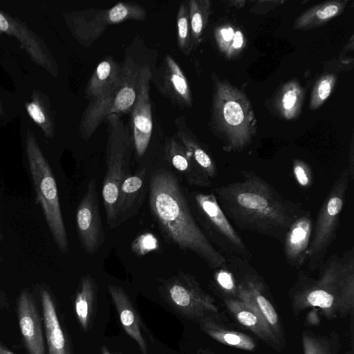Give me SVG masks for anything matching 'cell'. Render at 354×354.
<instances>
[{
    "mask_svg": "<svg viewBox=\"0 0 354 354\" xmlns=\"http://www.w3.org/2000/svg\"><path fill=\"white\" fill-rule=\"evenodd\" d=\"M313 230V218L309 210L292 224L286 234L283 245L286 262L299 269L306 263V253Z\"/></svg>",
    "mask_w": 354,
    "mask_h": 354,
    "instance_id": "ac0fdd59",
    "label": "cell"
},
{
    "mask_svg": "<svg viewBox=\"0 0 354 354\" xmlns=\"http://www.w3.org/2000/svg\"><path fill=\"white\" fill-rule=\"evenodd\" d=\"M108 290L124 330L136 342L142 354H147L142 323L129 296L121 287L115 285H109Z\"/></svg>",
    "mask_w": 354,
    "mask_h": 354,
    "instance_id": "44dd1931",
    "label": "cell"
},
{
    "mask_svg": "<svg viewBox=\"0 0 354 354\" xmlns=\"http://www.w3.org/2000/svg\"><path fill=\"white\" fill-rule=\"evenodd\" d=\"M165 158L185 179L189 185L210 187L211 180L200 169L183 144L169 138L165 145Z\"/></svg>",
    "mask_w": 354,
    "mask_h": 354,
    "instance_id": "ffe728a7",
    "label": "cell"
},
{
    "mask_svg": "<svg viewBox=\"0 0 354 354\" xmlns=\"http://www.w3.org/2000/svg\"><path fill=\"white\" fill-rule=\"evenodd\" d=\"M304 100V91L299 83L291 80L283 84L274 99V107L277 113L287 120L297 118Z\"/></svg>",
    "mask_w": 354,
    "mask_h": 354,
    "instance_id": "4316f807",
    "label": "cell"
},
{
    "mask_svg": "<svg viewBox=\"0 0 354 354\" xmlns=\"http://www.w3.org/2000/svg\"><path fill=\"white\" fill-rule=\"evenodd\" d=\"M71 35L82 46L88 47L104 32L109 25L127 21H143L147 11L135 2H120L107 9L89 8L63 15Z\"/></svg>",
    "mask_w": 354,
    "mask_h": 354,
    "instance_id": "9c48e42d",
    "label": "cell"
},
{
    "mask_svg": "<svg viewBox=\"0 0 354 354\" xmlns=\"http://www.w3.org/2000/svg\"><path fill=\"white\" fill-rule=\"evenodd\" d=\"M175 123L178 129V140L187 149L193 160L210 180L215 178L217 174L215 161L198 139L190 133L185 122V118H178Z\"/></svg>",
    "mask_w": 354,
    "mask_h": 354,
    "instance_id": "d4e9b609",
    "label": "cell"
},
{
    "mask_svg": "<svg viewBox=\"0 0 354 354\" xmlns=\"http://www.w3.org/2000/svg\"><path fill=\"white\" fill-rule=\"evenodd\" d=\"M318 277L301 271L291 290L294 309L318 307L330 318L344 316L353 310L354 250L333 254L319 269Z\"/></svg>",
    "mask_w": 354,
    "mask_h": 354,
    "instance_id": "3957f363",
    "label": "cell"
},
{
    "mask_svg": "<svg viewBox=\"0 0 354 354\" xmlns=\"http://www.w3.org/2000/svg\"><path fill=\"white\" fill-rule=\"evenodd\" d=\"M77 236L83 250L89 254L95 253L105 241L101 220L96 180H90L86 191L76 212Z\"/></svg>",
    "mask_w": 354,
    "mask_h": 354,
    "instance_id": "7c38bea8",
    "label": "cell"
},
{
    "mask_svg": "<svg viewBox=\"0 0 354 354\" xmlns=\"http://www.w3.org/2000/svg\"><path fill=\"white\" fill-rule=\"evenodd\" d=\"M146 169H140L122 183L117 205L118 226L130 218L137 212L143 192Z\"/></svg>",
    "mask_w": 354,
    "mask_h": 354,
    "instance_id": "603a6c76",
    "label": "cell"
},
{
    "mask_svg": "<svg viewBox=\"0 0 354 354\" xmlns=\"http://www.w3.org/2000/svg\"><path fill=\"white\" fill-rule=\"evenodd\" d=\"M44 336L48 354H71L51 291L44 283L37 285Z\"/></svg>",
    "mask_w": 354,
    "mask_h": 354,
    "instance_id": "e0dca14e",
    "label": "cell"
},
{
    "mask_svg": "<svg viewBox=\"0 0 354 354\" xmlns=\"http://www.w3.org/2000/svg\"><path fill=\"white\" fill-rule=\"evenodd\" d=\"M105 120L109 134L106 147V170L102 196L107 225L114 229L118 227L116 210L120 189L124 180L131 175L130 165L133 143L132 136L119 115H111Z\"/></svg>",
    "mask_w": 354,
    "mask_h": 354,
    "instance_id": "8992f818",
    "label": "cell"
},
{
    "mask_svg": "<svg viewBox=\"0 0 354 354\" xmlns=\"http://www.w3.org/2000/svg\"><path fill=\"white\" fill-rule=\"evenodd\" d=\"M163 293L169 305L187 318L200 321L206 317L216 318L219 314L215 299L187 273L180 272L167 280Z\"/></svg>",
    "mask_w": 354,
    "mask_h": 354,
    "instance_id": "8fae6325",
    "label": "cell"
},
{
    "mask_svg": "<svg viewBox=\"0 0 354 354\" xmlns=\"http://www.w3.org/2000/svg\"><path fill=\"white\" fill-rule=\"evenodd\" d=\"M158 241L153 234L145 233L138 236L132 243L131 249L139 256L157 250Z\"/></svg>",
    "mask_w": 354,
    "mask_h": 354,
    "instance_id": "8d00e7d4",
    "label": "cell"
},
{
    "mask_svg": "<svg viewBox=\"0 0 354 354\" xmlns=\"http://www.w3.org/2000/svg\"><path fill=\"white\" fill-rule=\"evenodd\" d=\"M292 172L297 184L303 189L310 188L313 182V176L310 165L306 162L294 159Z\"/></svg>",
    "mask_w": 354,
    "mask_h": 354,
    "instance_id": "d590c367",
    "label": "cell"
},
{
    "mask_svg": "<svg viewBox=\"0 0 354 354\" xmlns=\"http://www.w3.org/2000/svg\"><path fill=\"white\" fill-rule=\"evenodd\" d=\"M102 354H111L106 347L102 348Z\"/></svg>",
    "mask_w": 354,
    "mask_h": 354,
    "instance_id": "b9f144b4",
    "label": "cell"
},
{
    "mask_svg": "<svg viewBox=\"0 0 354 354\" xmlns=\"http://www.w3.org/2000/svg\"><path fill=\"white\" fill-rule=\"evenodd\" d=\"M176 27L178 47L183 54L187 55L193 50L187 1H183L179 6Z\"/></svg>",
    "mask_w": 354,
    "mask_h": 354,
    "instance_id": "1f68e13d",
    "label": "cell"
},
{
    "mask_svg": "<svg viewBox=\"0 0 354 354\" xmlns=\"http://www.w3.org/2000/svg\"><path fill=\"white\" fill-rule=\"evenodd\" d=\"M27 113L31 119L42 129L47 138L55 135L53 116L48 100L41 92L34 91L31 100L25 104Z\"/></svg>",
    "mask_w": 354,
    "mask_h": 354,
    "instance_id": "f546056e",
    "label": "cell"
},
{
    "mask_svg": "<svg viewBox=\"0 0 354 354\" xmlns=\"http://www.w3.org/2000/svg\"><path fill=\"white\" fill-rule=\"evenodd\" d=\"M194 200L201 229L211 243L227 256L249 259L250 251L223 212L214 194L196 193Z\"/></svg>",
    "mask_w": 354,
    "mask_h": 354,
    "instance_id": "30bf717a",
    "label": "cell"
},
{
    "mask_svg": "<svg viewBox=\"0 0 354 354\" xmlns=\"http://www.w3.org/2000/svg\"><path fill=\"white\" fill-rule=\"evenodd\" d=\"M201 329L212 339L230 346L245 351H253L255 342L248 335L226 328L213 317H206L199 321Z\"/></svg>",
    "mask_w": 354,
    "mask_h": 354,
    "instance_id": "484cf974",
    "label": "cell"
},
{
    "mask_svg": "<svg viewBox=\"0 0 354 354\" xmlns=\"http://www.w3.org/2000/svg\"><path fill=\"white\" fill-rule=\"evenodd\" d=\"M214 35L219 51L227 59L237 57L245 46L246 40L243 32L230 24L217 26Z\"/></svg>",
    "mask_w": 354,
    "mask_h": 354,
    "instance_id": "f1b7e54d",
    "label": "cell"
},
{
    "mask_svg": "<svg viewBox=\"0 0 354 354\" xmlns=\"http://www.w3.org/2000/svg\"><path fill=\"white\" fill-rule=\"evenodd\" d=\"M348 3V0H335L316 4L295 19L293 28L309 30L320 27L341 15Z\"/></svg>",
    "mask_w": 354,
    "mask_h": 354,
    "instance_id": "cb8c5ba5",
    "label": "cell"
},
{
    "mask_svg": "<svg viewBox=\"0 0 354 354\" xmlns=\"http://www.w3.org/2000/svg\"><path fill=\"white\" fill-rule=\"evenodd\" d=\"M122 64L106 56L95 67L85 88L88 100L97 98L115 86L122 77Z\"/></svg>",
    "mask_w": 354,
    "mask_h": 354,
    "instance_id": "7402d4cb",
    "label": "cell"
},
{
    "mask_svg": "<svg viewBox=\"0 0 354 354\" xmlns=\"http://www.w3.org/2000/svg\"><path fill=\"white\" fill-rule=\"evenodd\" d=\"M96 285L93 278L87 274L82 277L75 299V311L83 330L88 328L93 313Z\"/></svg>",
    "mask_w": 354,
    "mask_h": 354,
    "instance_id": "83f0119b",
    "label": "cell"
},
{
    "mask_svg": "<svg viewBox=\"0 0 354 354\" xmlns=\"http://www.w3.org/2000/svg\"><path fill=\"white\" fill-rule=\"evenodd\" d=\"M224 301L236 321L263 342L275 348L281 344L265 319L252 306L234 297H226Z\"/></svg>",
    "mask_w": 354,
    "mask_h": 354,
    "instance_id": "d6986e66",
    "label": "cell"
},
{
    "mask_svg": "<svg viewBox=\"0 0 354 354\" xmlns=\"http://www.w3.org/2000/svg\"><path fill=\"white\" fill-rule=\"evenodd\" d=\"M1 107H2V106H1V101H0V112H1V111H2Z\"/></svg>",
    "mask_w": 354,
    "mask_h": 354,
    "instance_id": "ee69618b",
    "label": "cell"
},
{
    "mask_svg": "<svg viewBox=\"0 0 354 354\" xmlns=\"http://www.w3.org/2000/svg\"><path fill=\"white\" fill-rule=\"evenodd\" d=\"M149 204L167 241L194 253L212 269L226 263L225 255L211 243L195 220L182 186L172 172L160 169L151 176Z\"/></svg>",
    "mask_w": 354,
    "mask_h": 354,
    "instance_id": "7a4b0ae2",
    "label": "cell"
},
{
    "mask_svg": "<svg viewBox=\"0 0 354 354\" xmlns=\"http://www.w3.org/2000/svg\"><path fill=\"white\" fill-rule=\"evenodd\" d=\"M15 311L27 354H46L42 317L29 288H23L19 292Z\"/></svg>",
    "mask_w": 354,
    "mask_h": 354,
    "instance_id": "5bb4252c",
    "label": "cell"
},
{
    "mask_svg": "<svg viewBox=\"0 0 354 354\" xmlns=\"http://www.w3.org/2000/svg\"><path fill=\"white\" fill-rule=\"evenodd\" d=\"M141 66L127 57L122 64V80L102 96L89 100L79 127L82 139L88 140L108 116L131 112L137 95Z\"/></svg>",
    "mask_w": 354,
    "mask_h": 354,
    "instance_id": "52a82bcc",
    "label": "cell"
},
{
    "mask_svg": "<svg viewBox=\"0 0 354 354\" xmlns=\"http://www.w3.org/2000/svg\"><path fill=\"white\" fill-rule=\"evenodd\" d=\"M15 37L32 60L53 76L57 75V65L44 42L24 22L0 10V35Z\"/></svg>",
    "mask_w": 354,
    "mask_h": 354,
    "instance_id": "9a60e30c",
    "label": "cell"
},
{
    "mask_svg": "<svg viewBox=\"0 0 354 354\" xmlns=\"http://www.w3.org/2000/svg\"><path fill=\"white\" fill-rule=\"evenodd\" d=\"M156 79L157 89L174 104L181 108L192 106L193 97L187 77L170 55H165Z\"/></svg>",
    "mask_w": 354,
    "mask_h": 354,
    "instance_id": "2e32d148",
    "label": "cell"
},
{
    "mask_svg": "<svg viewBox=\"0 0 354 354\" xmlns=\"http://www.w3.org/2000/svg\"><path fill=\"white\" fill-rule=\"evenodd\" d=\"M188 2L193 50L202 42L211 12L209 0H189Z\"/></svg>",
    "mask_w": 354,
    "mask_h": 354,
    "instance_id": "4dcf8cb0",
    "label": "cell"
},
{
    "mask_svg": "<svg viewBox=\"0 0 354 354\" xmlns=\"http://www.w3.org/2000/svg\"><path fill=\"white\" fill-rule=\"evenodd\" d=\"M8 306V299L6 294L1 289V279H0V309Z\"/></svg>",
    "mask_w": 354,
    "mask_h": 354,
    "instance_id": "f35d334b",
    "label": "cell"
},
{
    "mask_svg": "<svg viewBox=\"0 0 354 354\" xmlns=\"http://www.w3.org/2000/svg\"><path fill=\"white\" fill-rule=\"evenodd\" d=\"M240 173L243 180L213 189L223 212L239 228L283 244L288 229L305 210L254 171Z\"/></svg>",
    "mask_w": 354,
    "mask_h": 354,
    "instance_id": "6da1fadb",
    "label": "cell"
},
{
    "mask_svg": "<svg viewBox=\"0 0 354 354\" xmlns=\"http://www.w3.org/2000/svg\"><path fill=\"white\" fill-rule=\"evenodd\" d=\"M196 354H216L212 351L206 349H200L197 351Z\"/></svg>",
    "mask_w": 354,
    "mask_h": 354,
    "instance_id": "60d3db41",
    "label": "cell"
},
{
    "mask_svg": "<svg viewBox=\"0 0 354 354\" xmlns=\"http://www.w3.org/2000/svg\"><path fill=\"white\" fill-rule=\"evenodd\" d=\"M210 127L227 152H239L250 145L257 131V120L245 93L212 74Z\"/></svg>",
    "mask_w": 354,
    "mask_h": 354,
    "instance_id": "277c9868",
    "label": "cell"
},
{
    "mask_svg": "<svg viewBox=\"0 0 354 354\" xmlns=\"http://www.w3.org/2000/svg\"><path fill=\"white\" fill-rule=\"evenodd\" d=\"M214 280L218 288L229 295L227 297H236L238 277L232 263L227 258L226 263L223 266L216 269Z\"/></svg>",
    "mask_w": 354,
    "mask_h": 354,
    "instance_id": "836d02e7",
    "label": "cell"
},
{
    "mask_svg": "<svg viewBox=\"0 0 354 354\" xmlns=\"http://www.w3.org/2000/svg\"><path fill=\"white\" fill-rule=\"evenodd\" d=\"M350 180L348 170L344 169L334 182L319 209L306 253V263L311 271L317 270L322 266L336 237Z\"/></svg>",
    "mask_w": 354,
    "mask_h": 354,
    "instance_id": "ba28073f",
    "label": "cell"
},
{
    "mask_svg": "<svg viewBox=\"0 0 354 354\" xmlns=\"http://www.w3.org/2000/svg\"><path fill=\"white\" fill-rule=\"evenodd\" d=\"M337 77L334 74H326L315 83L310 98L309 109L315 110L320 107L331 94Z\"/></svg>",
    "mask_w": 354,
    "mask_h": 354,
    "instance_id": "d6a6232c",
    "label": "cell"
},
{
    "mask_svg": "<svg viewBox=\"0 0 354 354\" xmlns=\"http://www.w3.org/2000/svg\"><path fill=\"white\" fill-rule=\"evenodd\" d=\"M26 151L30 176L36 196L49 231L59 252L69 250L68 239L64 222L55 178L33 133L28 129Z\"/></svg>",
    "mask_w": 354,
    "mask_h": 354,
    "instance_id": "5b68a950",
    "label": "cell"
},
{
    "mask_svg": "<svg viewBox=\"0 0 354 354\" xmlns=\"http://www.w3.org/2000/svg\"><path fill=\"white\" fill-rule=\"evenodd\" d=\"M151 76L152 72L149 67L142 66L136 98L130 112L133 147L138 157H142L146 152L153 131L152 109L149 98Z\"/></svg>",
    "mask_w": 354,
    "mask_h": 354,
    "instance_id": "4fadbf2b",
    "label": "cell"
},
{
    "mask_svg": "<svg viewBox=\"0 0 354 354\" xmlns=\"http://www.w3.org/2000/svg\"><path fill=\"white\" fill-rule=\"evenodd\" d=\"M2 239H3V233H2V230H1V225L0 223V248H1V243ZM0 256H1V248H0Z\"/></svg>",
    "mask_w": 354,
    "mask_h": 354,
    "instance_id": "7bdbcfd3",
    "label": "cell"
},
{
    "mask_svg": "<svg viewBox=\"0 0 354 354\" xmlns=\"http://www.w3.org/2000/svg\"><path fill=\"white\" fill-rule=\"evenodd\" d=\"M284 1H259L250 8V12L253 14H265L274 8L283 3Z\"/></svg>",
    "mask_w": 354,
    "mask_h": 354,
    "instance_id": "74e56055",
    "label": "cell"
},
{
    "mask_svg": "<svg viewBox=\"0 0 354 354\" xmlns=\"http://www.w3.org/2000/svg\"><path fill=\"white\" fill-rule=\"evenodd\" d=\"M0 354H15L0 340Z\"/></svg>",
    "mask_w": 354,
    "mask_h": 354,
    "instance_id": "ab89813d",
    "label": "cell"
},
{
    "mask_svg": "<svg viewBox=\"0 0 354 354\" xmlns=\"http://www.w3.org/2000/svg\"><path fill=\"white\" fill-rule=\"evenodd\" d=\"M302 344L304 354H334L332 345L326 337L304 332Z\"/></svg>",
    "mask_w": 354,
    "mask_h": 354,
    "instance_id": "e575fe53",
    "label": "cell"
}]
</instances>
